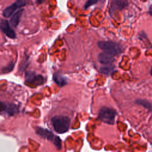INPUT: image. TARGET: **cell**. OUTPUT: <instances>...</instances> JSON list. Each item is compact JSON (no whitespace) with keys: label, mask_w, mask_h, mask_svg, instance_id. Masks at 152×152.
Wrapping results in <instances>:
<instances>
[{"label":"cell","mask_w":152,"mask_h":152,"mask_svg":"<svg viewBox=\"0 0 152 152\" xmlns=\"http://www.w3.org/2000/svg\"><path fill=\"white\" fill-rule=\"evenodd\" d=\"M51 123L56 132L62 134L66 132L69 129L70 118L66 116H55L52 118Z\"/></svg>","instance_id":"cell-1"},{"label":"cell","mask_w":152,"mask_h":152,"mask_svg":"<svg viewBox=\"0 0 152 152\" xmlns=\"http://www.w3.org/2000/svg\"><path fill=\"white\" fill-rule=\"evenodd\" d=\"M97 45L102 50L113 56L118 55L122 52L121 46L116 42L111 41H100L98 42Z\"/></svg>","instance_id":"cell-2"},{"label":"cell","mask_w":152,"mask_h":152,"mask_svg":"<svg viewBox=\"0 0 152 152\" xmlns=\"http://www.w3.org/2000/svg\"><path fill=\"white\" fill-rule=\"evenodd\" d=\"M116 115V112L114 109L107 107H104L100 110L98 117L102 122L107 124L113 125L115 122V118Z\"/></svg>","instance_id":"cell-3"},{"label":"cell","mask_w":152,"mask_h":152,"mask_svg":"<svg viewBox=\"0 0 152 152\" xmlns=\"http://www.w3.org/2000/svg\"><path fill=\"white\" fill-rule=\"evenodd\" d=\"M26 82L33 86H39L43 84L45 82V78L39 74H37L33 71H27L25 75Z\"/></svg>","instance_id":"cell-4"},{"label":"cell","mask_w":152,"mask_h":152,"mask_svg":"<svg viewBox=\"0 0 152 152\" xmlns=\"http://www.w3.org/2000/svg\"><path fill=\"white\" fill-rule=\"evenodd\" d=\"M26 4V0H17L10 6L6 8L3 11V15L5 17H10L18 8L24 6Z\"/></svg>","instance_id":"cell-5"},{"label":"cell","mask_w":152,"mask_h":152,"mask_svg":"<svg viewBox=\"0 0 152 152\" xmlns=\"http://www.w3.org/2000/svg\"><path fill=\"white\" fill-rule=\"evenodd\" d=\"M128 5V0H112L109 8V14L112 15L116 10H122Z\"/></svg>","instance_id":"cell-6"},{"label":"cell","mask_w":152,"mask_h":152,"mask_svg":"<svg viewBox=\"0 0 152 152\" xmlns=\"http://www.w3.org/2000/svg\"><path fill=\"white\" fill-rule=\"evenodd\" d=\"M0 29L6 34V36L11 39H14L16 37L15 31L12 29L9 23L7 20H1L0 21Z\"/></svg>","instance_id":"cell-7"},{"label":"cell","mask_w":152,"mask_h":152,"mask_svg":"<svg viewBox=\"0 0 152 152\" xmlns=\"http://www.w3.org/2000/svg\"><path fill=\"white\" fill-rule=\"evenodd\" d=\"M113 56H114L113 55L104 51L103 52H102L99 55L98 59L99 61L102 64L109 65L114 62L115 59Z\"/></svg>","instance_id":"cell-8"},{"label":"cell","mask_w":152,"mask_h":152,"mask_svg":"<svg viewBox=\"0 0 152 152\" xmlns=\"http://www.w3.org/2000/svg\"><path fill=\"white\" fill-rule=\"evenodd\" d=\"M36 132L37 135H39L41 137L45 138L53 142L56 137V136H55L54 134L51 131H50L48 129H44L43 128H40V127L37 128L36 129Z\"/></svg>","instance_id":"cell-9"},{"label":"cell","mask_w":152,"mask_h":152,"mask_svg":"<svg viewBox=\"0 0 152 152\" xmlns=\"http://www.w3.org/2000/svg\"><path fill=\"white\" fill-rule=\"evenodd\" d=\"M24 10L23 9H21V10H19L18 11H17L13 15L12 17H11V20H10V22H11V25L14 27H16L19 22H20V17L22 15V13H23V11Z\"/></svg>","instance_id":"cell-10"},{"label":"cell","mask_w":152,"mask_h":152,"mask_svg":"<svg viewBox=\"0 0 152 152\" xmlns=\"http://www.w3.org/2000/svg\"><path fill=\"white\" fill-rule=\"evenodd\" d=\"M53 79H54L55 82L57 84H58L60 87H62L67 83V81H66V79L65 78V77L59 73L54 74Z\"/></svg>","instance_id":"cell-11"},{"label":"cell","mask_w":152,"mask_h":152,"mask_svg":"<svg viewBox=\"0 0 152 152\" xmlns=\"http://www.w3.org/2000/svg\"><path fill=\"white\" fill-rule=\"evenodd\" d=\"M114 71L113 66H106L100 68V72L105 75H110Z\"/></svg>","instance_id":"cell-12"},{"label":"cell","mask_w":152,"mask_h":152,"mask_svg":"<svg viewBox=\"0 0 152 152\" xmlns=\"http://www.w3.org/2000/svg\"><path fill=\"white\" fill-rule=\"evenodd\" d=\"M136 102L142 106H143L144 107L147 108L148 110H150L152 111V105L151 104H150L148 102L144 100H137Z\"/></svg>","instance_id":"cell-13"},{"label":"cell","mask_w":152,"mask_h":152,"mask_svg":"<svg viewBox=\"0 0 152 152\" xmlns=\"http://www.w3.org/2000/svg\"><path fill=\"white\" fill-rule=\"evenodd\" d=\"M104 0H87L84 6V8L85 9H87L90 6H92L93 5H95L99 2H103Z\"/></svg>","instance_id":"cell-14"},{"label":"cell","mask_w":152,"mask_h":152,"mask_svg":"<svg viewBox=\"0 0 152 152\" xmlns=\"http://www.w3.org/2000/svg\"><path fill=\"white\" fill-rule=\"evenodd\" d=\"M53 142H54L55 145L56 146V147L58 150L61 148V147H62V142H61V140H60V138L56 136V137H55V140L53 141Z\"/></svg>","instance_id":"cell-15"},{"label":"cell","mask_w":152,"mask_h":152,"mask_svg":"<svg viewBox=\"0 0 152 152\" xmlns=\"http://www.w3.org/2000/svg\"><path fill=\"white\" fill-rule=\"evenodd\" d=\"M8 105V104L0 101V113L5 112V111L7 109Z\"/></svg>","instance_id":"cell-16"},{"label":"cell","mask_w":152,"mask_h":152,"mask_svg":"<svg viewBox=\"0 0 152 152\" xmlns=\"http://www.w3.org/2000/svg\"><path fill=\"white\" fill-rule=\"evenodd\" d=\"M148 12H149V14L152 16V4L150 5V8H149Z\"/></svg>","instance_id":"cell-17"},{"label":"cell","mask_w":152,"mask_h":152,"mask_svg":"<svg viewBox=\"0 0 152 152\" xmlns=\"http://www.w3.org/2000/svg\"><path fill=\"white\" fill-rule=\"evenodd\" d=\"M36 1L37 2V3H42L44 1V0H36Z\"/></svg>","instance_id":"cell-18"},{"label":"cell","mask_w":152,"mask_h":152,"mask_svg":"<svg viewBox=\"0 0 152 152\" xmlns=\"http://www.w3.org/2000/svg\"><path fill=\"white\" fill-rule=\"evenodd\" d=\"M150 74H151V75H152V65H151V68L150 70Z\"/></svg>","instance_id":"cell-19"}]
</instances>
